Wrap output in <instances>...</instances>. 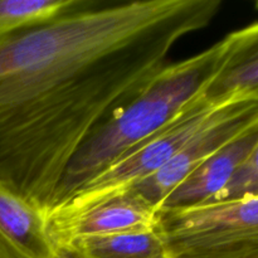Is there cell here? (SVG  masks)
Segmentation results:
<instances>
[{
  "label": "cell",
  "instance_id": "obj_13",
  "mask_svg": "<svg viewBox=\"0 0 258 258\" xmlns=\"http://www.w3.org/2000/svg\"><path fill=\"white\" fill-rule=\"evenodd\" d=\"M0 258H23L0 237Z\"/></svg>",
  "mask_w": 258,
  "mask_h": 258
},
{
  "label": "cell",
  "instance_id": "obj_3",
  "mask_svg": "<svg viewBox=\"0 0 258 258\" xmlns=\"http://www.w3.org/2000/svg\"><path fill=\"white\" fill-rule=\"evenodd\" d=\"M166 258H258V196L160 209Z\"/></svg>",
  "mask_w": 258,
  "mask_h": 258
},
{
  "label": "cell",
  "instance_id": "obj_14",
  "mask_svg": "<svg viewBox=\"0 0 258 258\" xmlns=\"http://www.w3.org/2000/svg\"><path fill=\"white\" fill-rule=\"evenodd\" d=\"M53 258H76L72 254V252L68 251L67 248H63V247H57V251H55Z\"/></svg>",
  "mask_w": 258,
  "mask_h": 258
},
{
  "label": "cell",
  "instance_id": "obj_8",
  "mask_svg": "<svg viewBox=\"0 0 258 258\" xmlns=\"http://www.w3.org/2000/svg\"><path fill=\"white\" fill-rule=\"evenodd\" d=\"M221 42V64L203 96L216 103L233 97L258 100V22L231 33Z\"/></svg>",
  "mask_w": 258,
  "mask_h": 258
},
{
  "label": "cell",
  "instance_id": "obj_7",
  "mask_svg": "<svg viewBox=\"0 0 258 258\" xmlns=\"http://www.w3.org/2000/svg\"><path fill=\"white\" fill-rule=\"evenodd\" d=\"M258 144V122L227 144L189 174L161 203L160 209L211 203L229 183Z\"/></svg>",
  "mask_w": 258,
  "mask_h": 258
},
{
  "label": "cell",
  "instance_id": "obj_10",
  "mask_svg": "<svg viewBox=\"0 0 258 258\" xmlns=\"http://www.w3.org/2000/svg\"><path fill=\"white\" fill-rule=\"evenodd\" d=\"M63 248L76 258H166L158 229L108 236L78 237Z\"/></svg>",
  "mask_w": 258,
  "mask_h": 258
},
{
  "label": "cell",
  "instance_id": "obj_12",
  "mask_svg": "<svg viewBox=\"0 0 258 258\" xmlns=\"http://www.w3.org/2000/svg\"><path fill=\"white\" fill-rule=\"evenodd\" d=\"M254 196H258V144L226 188L211 203Z\"/></svg>",
  "mask_w": 258,
  "mask_h": 258
},
{
  "label": "cell",
  "instance_id": "obj_1",
  "mask_svg": "<svg viewBox=\"0 0 258 258\" xmlns=\"http://www.w3.org/2000/svg\"><path fill=\"white\" fill-rule=\"evenodd\" d=\"M221 7V0H83L45 24L0 38V188L48 213L95 128Z\"/></svg>",
  "mask_w": 258,
  "mask_h": 258
},
{
  "label": "cell",
  "instance_id": "obj_6",
  "mask_svg": "<svg viewBox=\"0 0 258 258\" xmlns=\"http://www.w3.org/2000/svg\"><path fill=\"white\" fill-rule=\"evenodd\" d=\"M160 209L133 190L107 197L77 209L57 207L47 213V227L55 247L78 237L155 231Z\"/></svg>",
  "mask_w": 258,
  "mask_h": 258
},
{
  "label": "cell",
  "instance_id": "obj_2",
  "mask_svg": "<svg viewBox=\"0 0 258 258\" xmlns=\"http://www.w3.org/2000/svg\"><path fill=\"white\" fill-rule=\"evenodd\" d=\"M222 53L219 40L188 59L166 64L135 98L97 126L71 161L53 208L165 127L202 95L218 72Z\"/></svg>",
  "mask_w": 258,
  "mask_h": 258
},
{
  "label": "cell",
  "instance_id": "obj_4",
  "mask_svg": "<svg viewBox=\"0 0 258 258\" xmlns=\"http://www.w3.org/2000/svg\"><path fill=\"white\" fill-rule=\"evenodd\" d=\"M222 103L207 100L203 93L197 96L165 127L125 154L57 207L82 208L128 190L140 181L150 178L161 170L207 125Z\"/></svg>",
  "mask_w": 258,
  "mask_h": 258
},
{
  "label": "cell",
  "instance_id": "obj_9",
  "mask_svg": "<svg viewBox=\"0 0 258 258\" xmlns=\"http://www.w3.org/2000/svg\"><path fill=\"white\" fill-rule=\"evenodd\" d=\"M0 237L23 258H53L47 213L0 188Z\"/></svg>",
  "mask_w": 258,
  "mask_h": 258
},
{
  "label": "cell",
  "instance_id": "obj_11",
  "mask_svg": "<svg viewBox=\"0 0 258 258\" xmlns=\"http://www.w3.org/2000/svg\"><path fill=\"white\" fill-rule=\"evenodd\" d=\"M83 0H0V38L45 24Z\"/></svg>",
  "mask_w": 258,
  "mask_h": 258
},
{
  "label": "cell",
  "instance_id": "obj_5",
  "mask_svg": "<svg viewBox=\"0 0 258 258\" xmlns=\"http://www.w3.org/2000/svg\"><path fill=\"white\" fill-rule=\"evenodd\" d=\"M257 122L258 100L233 97L226 101L217 108L207 125L161 170L128 190L135 191L160 209L164 199L189 174Z\"/></svg>",
  "mask_w": 258,
  "mask_h": 258
}]
</instances>
